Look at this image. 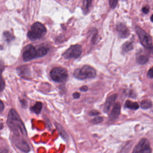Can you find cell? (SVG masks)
I'll return each mask as SVG.
<instances>
[{
  "instance_id": "obj_20",
  "label": "cell",
  "mask_w": 153,
  "mask_h": 153,
  "mask_svg": "<svg viewBox=\"0 0 153 153\" xmlns=\"http://www.w3.org/2000/svg\"><path fill=\"white\" fill-rule=\"evenodd\" d=\"M91 3V1H83L82 9H83L84 13L87 14L89 11Z\"/></svg>"
},
{
  "instance_id": "obj_15",
  "label": "cell",
  "mask_w": 153,
  "mask_h": 153,
  "mask_svg": "<svg viewBox=\"0 0 153 153\" xmlns=\"http://www.w3.org/2000/svg\"><path fill=\"white\" fill-rule=\"evenodd\" d=\"M125 107L130 109L137 110L139 108V105L137 102L127 100L125 103Z\"/></svg>"
},
{
  "instance_id": "obj_29",
  "label": "cell",
  "mask_w": 153,
  "mask_h": 153,
  "mask_svg": "<svg viewBox=\"0 0 153 153\" xmlns=\"http://www.w3.org/2000/svg\"><path fill=\"white\" fill-rule=\"evenodd\" d=\"M88 88L87 86H83L81 87L80 88V91L82 92H86L88 90Z\"/></svg>"
},
{
  "instance_id": "obj_13",
  "label": "cell",
  "mask_w": 153,
  "mask_h": 153,
  "mask_svg": "<svg viewBox=\"0 0 153 153\" xmlns=\"http://www.w3.org/2000/svg\"><path fill=\"white\" fill-rule=\"evenodd\" d=\"M55 125L59 136H61V137L65 142H68V141L69 140V137L67 132H65L63 127L60 124L56 123V122L55 123Z\"/></svg>"
},
{
  "instance_id": "obj_11",
  "label": "cell",
  "mask_w": 153,
  "mask_h": 153,
  "mask_svg": "<svg viewBox=\"0 0 153 153\" xmlns=\"http://www.w3.org/2000/svg\"><path fill=\"white\" fill-rule=\"evenodd\" d=\"M117 94H114L110 96L109 97H108V99L105 102L104 105L103 111L104 113H108L110 110L111 107L113 106V105L114 104L116 98H117Z\"/></svg>"
},
{
  "instance_id": "obj_27",
  "label": "cell",
  "mask_w": 153,
  "mask_h": 153,
  "mask_svg": "<svg viewBox=\"0 0 153 153\" xmlns=\"http://www.w3.org/2000/svg\"><path fill=\"white\" fill-rule=\"evenodd\" d=\"M148 76L150 78H153V67L149 70L147 73Z\"/></svg>"
},
{
  "instance_id": "obj_2",
  "label": "cell",
  "mask_w": 153,
  "mask_h": 153,
  "mask_svg": "<svg viewBox=\"0 0 153 153\" xmlns=\"http://www.w3.org/2000/svg\"><path fill=\"white\" fill-rule=\"evenodd\" d=\"M48 52V49L45 46L36 48L31 45L25 47L23 53V57L25 62H28L37 58L42 57Z\"/></svg>"
},
{
  "instance_id": "obj_24",
  "label": "cell",
  "mask_w": 153,
  "mask_h": 153,
  "mask_svg": "<svg viewBox=\"0 0 153 153\" xmlns=\"http://www.w3.org/2000/svg\"><path fill=\"white\" fill-rule=\"evenodd\" d=\"M118 1H109L110 6V7L112 8V9H114L115 7L117 6V3H118Z\"/></svg>"
},
{
  "instance_id": "obj_14",
  "label": "cell",
  "mask_w": 153,
  "mask_h": 153,
  "mask_svg": "<svg viewBox=\"0 0 153 153\" xmlns=\"http://www.w3.org/2000/svg\"><path fill=\"white\" fill-rule=\"evenodd\" d=\"M5 64L3 61L0 60V92L4 90L5 88V82L2 78V72L5 69Z\"/></svg>"
},
{
  "instance_id": "obj_4",
  "label": "cell",
  "mask_w": 153,
  "mask_h": 153,
  "mask_svg": "<svg viewBox=\"0 0 153 153\" xmlns=\"http://www.w3.org/2000/svg\"><path fill=\"white\" fill-rule=\"evenodd\" d=\"M47 33L46 28L40 22H36L33 24L31 29L28 31V36L32 41L38 40L45 36Z\"/></svg>"
},
{
  "instance_id": "obj_17",
  "label": "cell",
  "mask_w": 153,
  "mask_h": 153,
  "mask_svg": "<svg viewBox=\"0 0 153 153\" xmlns=\"http://www.w3.org/2000/svg\"><path fill=\"white\" fill-rule=\"evenodd\" d=\"M133 45L132 41H127L122 46V51L124 52H127L133 49Z\"/></svg>"
},
{
  "instance_id": "obj_5",
  "label": "cell",
  "mask_w": 153,
  "mask_h": 153,
  "mask_svg": "<svg viewBox=\"0 0 153 153\" xmlns=\"http://www.w3.org/2000/svg\"><path fill=\"white\" fill-rule=\"evenodd\" d=\"M135 30L142 45L146 49L150 51V52L153 53V46L150 36L139 26L135 27Z\"/></svg>"
},
{
  "instance_id": "obj_6",
  "label": "cell",
  "mask_w": 153,
  "mask_h": 153,
  "mask_svg": "<svg viewBox=\"0 0 153 153\" xmlns=\"http://www.w3.org/2000/svg\"><path fill=\"white\" fill-rule=\"evenodd\" d=\"M50 75L52 80L58 83L66 81L68 77L67 70L61 67L53 68L50 72Z\"/></svg>"
},
{
  "instance_id": "obj_23",
  "label": "cell",
  "mask_w": 153,
  "mask_h": 153,
  "mask_svg": "<svg viewBox=\"0 0 153 153\" xmlns=\"http://www.w3.org/2000/svg\"><path fill=\"white\" fill-rule=\"evenodd\" d=\"M103 118L101 116H97V117H95L92 120V123L93 125H97V124H100L101 122H103Z\"/></svg>"
},
{
  "instance_id": "obj_33",
  "label": "cell",
  "mask_w": 153,
  "mask_h": 153,
  "mask_svg": "<svg viewBox=\"0 0 153 153\" xmlns=\"http://www.w3.org/2000/svg\"><path fill=\"white\" fill-rule=\"evenodd\" d=\"M2 128H3V125L0 123V130H1Z\"/></svg>"
},
{
  "instance_id": "obj_8",
  "label": "cell",
  "mask_w": 153,
  "mask_h": 153,
  "mask_svg": "<svg viewBox=\"0 0 153 153\" xmlns=\"http://www.w3.org/2000/svg\"><path fill=\"white\" fill-rule=\"evenodd\" d=\"M152 149L147 139L142 138L135 147L132 153H151Z\"/></svg>"
},
{
  "instance_id": "obj_31",
  "label": "cell",
  "mask_w": 153,
  "mask_h": 153,
  "mask_svg": "<svg viewBox=\"0 0 153 153\" xmlns=\"http://www.w3.org/2000/svg\"><path fill=\"white\" fill-rule=\"evenodd\" d=\"M0 153H7V151L6 149H3L0 151Z\"/></svg>"
},
{
  "instance_id": "obj_9",
  "label": "cell",
  "mask_w": 153,
  "mask_h": 153,
  "mask_svg": "<svg viewBox=\"0 0 153 153\" xmlns=\"http://www.w3.org/2000/svg\"><path fill=\"white\" fill-rule=\"evenodd\" d=\"M13 142L14 145L18 149L24 152H28L30 150V147L28 142L24 138L21 137H16L14 136L13 138Z\"/></svg>"
},
{
  "instance_id": "obj_7",
  "label": "cell",
  "mask_w": 153,
  "mask_h": 153,
  "mask_svg": "<svg viewBox=\"0 0 153 153\" xmlns=\"http://www.w3.org/2000/svg\"><path fill=\"white\" fill-rule=\"evenodd\" d=\"M82 48L79 45H75L71 46L63 54L65 59L77 58L81 55Z\"/></svg>"
},
{
  "instance_id": "obj_22",
  "label": "cell",
  "mask_w": 153,
  "mask_h": 153,
  "mask_svg": "<svg viewBox=\"0 0 153 153\" xmlns=\"http://www.w3.org/2000/svg\"><path fill=\"white\" fill-rule=\"evenodd\" d=\"M4 37L8 42H10L12 40L14 39V36L9 32V31H5L3 34Z\"/></svg>"
},
{
  "instance_id": "obj_28",
  "label": "cell",
  "mask_w": 153,
  "mask_h": 153,
  "mask_svg": "<svg viewBox=\"0 0 153 153\" xmlns=\"http://www.w3.org/2000/svg\"><path fill=\"white\" fill-rule=\"evenodd\" d=\"M73 96L75 99H78L80 97V94L79 93L75 92L73 93Z\"/></svg>"
},
{
  "instance_id": "obj_26",
  "label": "cell",
  "mask_w": 153,
  "mask_h": 153,
  "mask_svg": "<svg viewBox=\"0 0 153 153\" xmlns=\"http://www.w3.org/2000/svg\"><path fill=\"white\" fill-rule=\"evenodd\" d=\"M143 12L145 14H147L149 11V7L148 6H144L142 9Z\"/></svg>"
},
{
  "instance_id": "obj_18",
  "label": "cell",
  "mask_w": 153,
  "mask_h": 153,
  "mask_svg": "<svg viewBox=\"0 0 153 153\" xmlns=\"http://www.w3.org/2000/svg\"><path fill=\"white\" fill-rule=\"evenodd\" d=\"M152 103L151 101L149 99L143 100L141 103V107L143 109H148L152 107Z\"/></svg>"
},
{
  "instance_id": "obj_16",
  "label": "cell",
  "mask_w": 153,
  "mask_h": 153,
  "mask_svg": "<svg viewBox=\"0 0 153 153\" xmlns=\"http://www.w3.org/2000/svg\"><path fill=\"white\" fill-rule=\"evenodd\" d=\"M42 105L41 102H37L35 105L31 107V109L34 113L36 114H39L42 109Z\"/></svg>"
},
{
  "instance_id": "obj_1",
  "label": "cell",
  "mask_w": 153,
  "mask_h": 153,
  "mask_svg": "<svg viewBox=\"0 0 153 153\" xmlns=\"http://www.w3.org/2000/svg\"><path fill=\"white\" fill-rule=\"evenodd\" d=\"M7 123L11 131L16 137H25L27 130L20 116L14 109H11L8 113Z\"/></svg>"
},
{
  "instance_id": "obj_19",
  "label": "cell",
  "mask_w": 153,
  "mask_h": 153,
  "mask_svg": "<svg viewBox=\"0 0 153 153\" xmlns=\"http://www.w3.org/2000/svg\"><path fill=\"white\" fill-rule=\"evenodd\" d=\"M148 57L145 55H140L137 58V63L141 65H143V64H146L148 61Z\"/></svg>"
},
{
  "instance_id": "obj_32",
  "label": "cell",
  "mask_w": 153,
  "mask_h": 153,
  "mask_svg": "<svg viewBox=\"0 0 153 153\" xmlns=\"http://www.w3.org/2000/svg\"><path fill=\"white\" fill-rule=\"evenodd\" d=\"M150 20L152 22H153V14L151 15V17H150Z\"/></svg>"
},
{
  "instance_id": "obj_3",
  "label": "cell",
  "mask_w": 153,
  "mask_h": 153,
  "mask_svg": "<svg viewBox=\"0 0 153 153\" xmlns=\"http://www.w3.org/2000/svg\"><path fill=\"white\" fill-rule=\"evenodd\" d=\"M96 75V70L89 65H85L81 68L76 69L74 71V76L79 80L93 79Z\"/></svg>"
},
{
  "instance_id": "obj_10",
  "label": "cell",
  "mask_w": 153,
  "mask_h": 153,
  "mask_svg": "<svg viewBox=\"0 0 153 153\" xmlns=\"http://www.w3.org/2000/svg\"><path fill=\"white\" fill-rule=\"evenodd\" d=\"M116 30L118 36L120 38H127L130 35V31L129 29L122 23H119L116 25Z\"/></svg>"
},
{
  "instance_id": "obj_25",
  "label": "cell",
  "mask_w": 153,
  "mask_h": 153,
  "mask_svg": "<svg viewBox=\"0 0 153 153\" xmlns=\"http://www.w3.org/2000/svg\"><path fill=\"white\" fill-rule=\"evenodd\" d=\"M99 112L96 110H92L89 112V115L91 116H97L99 115Z\"/></svg>"
},
{
  "instance_id": "obj_30",
  "label": "cell",
  "mask_w": 153,
  "mask_h": 153,
  "mask_svg": "<svg viewBox=\"0 0 153 153\" xmlns=\"http://www.w3.org/2000/svg\"><path fill=\"white\" fill-rule=\"evenodd\" d=\"M4 109V104L3 102L0 100V112L3 111Z\"/></svg>"
},
{
  "instance_id": "obj_12",
  "label": "cell",
  "mask_w": 153,
  "mask_h": 153,
  "mask_svg": "<svg viewBox=\"0 0 153 153\" xmlns=\"http://www.w3.org/2000/svg\"><path fill=\"white\" fill-rule=\"evenodd\" d=\"M121 110V106L120 103L117 102L114 105L113 109L109 115V117L110 119H115L120 114Z\"/></svg>"
},
{
  "instance_id": "obj_21",
  "label": "cell",
  "mask_w": 153,
  "mask_h": 153,
  "mask_svg": "<svg viewBox=\"0 0 153 153\" xmlns=\"http://www.w3.org/2000/svg\"><path fill=\"white\" fill-rule=\"evenodd\" d=\"M18 72L21 76H25L24 75H28V69L25 66H23L18 69Z\"/></svg>"
}]
</instances>
